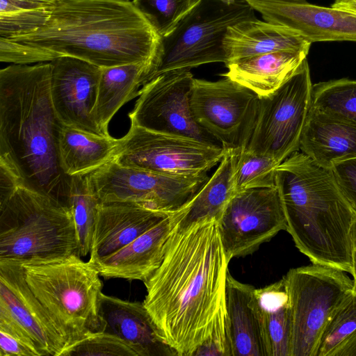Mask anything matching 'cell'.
Returning a JSON list of instances; mask_svg holds the SVG:
<instances>
[{"instance_id": "obj_1", "label": "cell", "mask_w": 356, "mask_h": 356, "mask_svg": "<svg viewBox=\"0 0 356 356\" xmlns=\"http://www.w3.org/2000/svg\"><path fill=\"white\" fill-rule=\"evenodd\" d=\"M227 256L216 218L174 226L143 302L177 356H232Z\"/></svg>"}, {"instance_id": "obj_2", "label": "cell", "mask_w": 356, "mask_h": 356, "mask_svg": "<svg viewBox=\"0 0 356 356\" xmlns=\"http://www.w3.org/2000/svg\"><path fill=\"white\" fill-rule=\"evenodd\" d=\"M161 37L132 1L58 0L38 29L0 38V61L76 58L100 67L150 62Z\"/></svg>"}, {"instance_id": "obj_3", "label": "cell", "mask_w": 356, "mask_h": 356, "mask_svg": "<svg viewBox=\"0 0 356 356\" xmlns=\"http://www.w3.org/2000/svg\"><path fill=\"white\" fill-rule=\"evenodd\" d=\"M50 63L12 64L0 71V161L23 186L68 207L71 177L58 154L64 125L49 90Z\"/></svg>"}, {"instance_id": "obj_4", "label": "cell", "mask_w": 356, "mask_h": 356, "mask_svg": "<svg viewBox=\"0 0 356 356\" xmlns=\"http://www.w3.org/2000/svg\"><path fill=\"white\" fill-rule=\"evenodd\" d=\"M286 231L314 264L352 272L351 229L356 214L330 168L298 151L275 171Z\"/></svg>"}, {"instance_id": "obj_5", "label": "cell", "mask_w": 356, "mask_h": 356, "mask_svg": "<svg viewBox=\"0 0 356 356\" xmlns=\"http://www.w3.org/2000/svg\"><path fill=\"white\" fill-rule=\"evenodd\" d=\"M74 254L79 249L69 207L22 184L0 200V262L45 263Z\"/></svg>"}, {"instance_id": "obj_6", "label": "cell", "mask_w": 356, "mask_h": 356, "mask_svg": "<svg viewBox=\"0 0 356 356\" xmlns=\"http://www.w3.org/2000/svg\"><path fill=\"white\" fill-rule=\"evenodd\" d=\"M22 265L29 288L59 325L68 346L97 330L103 284L93 264L74 254Z\"/></svg>"}, {"instance_id": "obj_7", "label": "cell", "mask_w": 356, "mask_h": 356, "mask_svg": "<svg viewBox=\"0 0 356 356\" xmlns=\"http://www.w3.org/2000/svg\"><path fill=\"white\" fill-rule=\"evenodd\" d=\"M255 17L245 0H200L169 35L160 38L143 86L165 72L226 63L222 42L228 28Z\"/></svg>"}, {"instance_id": "obj_8", "label": "cell", "mask_w": 356, "mask_h": 356, "mask_svg": "<svg viewBox=\"0 0 356 356\" xmlns=\"http://www.w3.org/2000/svg\"><path fill=\"white\" fill-rule=\"evenodd\" d=\"M282 279L291 310L290 356H316L323 333L354 281L341 270L314 264L291 268Z\"/></svg>"}, {"instance_id": "obj_9", "label": "cell", "mask_w": 356, "mask_h": 356, "mask_svg": "<svg viewBox=\"0 0 356 356\" xmlns=\"http://www.w3.org/2000/svg\"><path fill=\"white\" fill-rule=\"evenodd\" d=\"M307 60L273 93L259 97L257 122L246 149L281 163L298 151L311 108Z\"/></svg>"}, {"instance_id": "obj_10", "label": "cell", "mask_w": 356, "mask_h": 356, "mask_svg": "<svg viewBox=\"0 0 356 356\" xmlns=\"http://www.w3.org/2000/svg\"><path fill=\"white\" fill-rule=\"evenodd\" d=\"M225 149L218 145L150 131L131 124L118 139L117 163L171 176H200L220 163Z\"/></svg>"}, {"instance_id": "obj_11", "label": "cell", "mask_w": 356, "mask_h": 356, "mask_svg": "<svg viewBox=\"0 0 356 356\" xmlns=\"http://www.w3.org/2000/svg\"><path fill=\"white\" fill-rule=\"evenodd\" d=\"M100 203L129 202L175 213L208 181L200 176H171L121 165L111 160L88 174Z\"/></svg>"}, {"instance_id": "obj_12", "label": "cell", "mask_w": 356, "mask_h": 356, "mask_svg": "<svg viewBox=\"0 0 356 356\" xmlns=\"http://www.w3.org/2000/svg\"><path fill=\"white\" fill-rule=\"evenodd\" d=\"M259 97L228 77L211 81L194 79L191 97L198 124L226 150L248 147L257 122Z\"/></svg>"}, {"instance_id": "obj_13", "label": "cell", "mask_w": 356, "mask_h": 356, "mask_svg": "<svg viewBox=\"0 0 356 356\" xmlns=\"http://www.w3.org/2000/svg\"><path fill=\"white\" fill-rule=\"evenodd\" d=\"M194 79L191 70H178L161 74L143 86L129 115L131 124L220 145L193 115L191 97Z\"/></svg>"}, {"instance_id": "obj_14", "label": "cell", "mask_w": 356, "mask_h": 356, "mask_svg": "<svg viewBox=\"0 0 356 356\" xmlns=\"http://www.w3.org/2000/svg\"><path fill=\"white\" fill-rule=\"evenodd\" d=\"M218 225L230 260L252 254L279 232L286 231V218L276 186L235 193Z\"/></svg>"}, {"instance_id": "obj_15", "label": "cell", "mask_w": 356, "mask_h": 356, "mask_svg": "<svg viewBox=\"0 0 356 356\" xmlns=\"http://www.w3.org/2000/svg\"><path fill=\"white\" fill-rule=\"evenodd\" d=\"M49 63L50 95L60 122L104 135L93 117L102 67L70 56L59 57Z\"/></svg>"}, {"instance_id": "obj_16", "label": "cell", "mask_w": 356, "mask_h": 356, "mask_svg": "<svg viewBox=\"0 0 356 356\" xmlns=\"http://www.w3.org/2000/svg\"><path fill=\"white\" fill-rule=\"evenodd\" d=\"M264 20L295 31L310 43L356 42V13L287 0H245Z\"/></svg>"}, {"instance_id": "obj_17", "label": "cell", "mask_w": 356, "mask_h": 356, "mask_svg": "<svg viewBox=\"0 0 356 356\" xmlns=\"http://www.w3.org/2000/svg\"><path fill=\"white\" fill-rule=\"evenodd\" d=\"M0 309L23 327L44 356H60L68 346L62 330L29 288L22 264L0 262Z\"/></svg>"}, {"instance_id": "obj_18", "label": "cell", "mask_w": 356, "mask_h": 356, "mask_svg": "<svg viewBox=\"0 0 356 356\" xmlns=\"http://www.w3.org/2000/svg\"><path fill=\"white\" fill-rule=\"evenodd\" d=\"M96 331L120 338L137 356H177L161 335L143 302L102 293Z\"/></svg>"}, {"instance_id": "obj_19", "label": "cell", "mask_w": 356, "mask_h": 356, "mask_svg": "<svg viewBox=\"0 0 356 356\" xmlns=\"http://www.w3.org/2000/svg\"><path fill=\"white\" fill-rule=\"evenodd\" d=\"M172 213L135 203H100L89 261L94 264L115 252Z\"/></svg>"}, {"instance_id": "obj_20", "label": "cell", "mask_w": 356, "mask_h": 356, "mask_svg": "<svg viewBox=\"0 0 356 356\" xmlns=\"http://www.w3.org/2000/svg\"><path fill=\"white\" fill-rule=\"evenodd\" d=\"M174 213L132 242L93 264L101 276L144 282L159 266L175 226Z\"/></svg>"}, {"instance_id": "obj_21", "label": "cell", "mask_w": 356, "mask_h": 356, "mask_svg": "<svg viewBox=\"0 0 356 356\" xmlns=\"http://www.w3.org/2000/svg\"><path fill=\"white\" fill-rule=\"evenodd\" d=\"M309 50L279 51L238 58L225 63L227 72L222 75L259 97L267 96L298 71Z\"/></svg>"}, {"instance_id": "obj_22", "label": "cell", "mask_w": 356, "mask_h": 356, "mask_svg": "<svg viewBox=\"0 0 356 356\" xmlns=\"http://www.w3.org/2000/svg\"><path fill=\"white\" fill-rule=\"evenodd\" d=\"M299 149L326 168L356 157V124L311 106Z\"/></svg>"}, {"instance_id": "obj_23", "label": "cell", "mask_w": 356, "mask_h": 356, "mask_svg": "<svg viewBox=\"0 0 356 356\" xmlns=\"http://www.w3.org/2000/svg\"><path fill=\"white\" fill-rule=\"evenodd\" d=\"M311 44L293 30L256 17L229 26L222 42L226 63L279 51L309 49Z\"/></svg>"}, {"instance_id": "obj_24", "label": "cell", "mask_w": 356, "mask_h": 356, "mask_svg": "<svg viewBox=\"0 0 356 356\" xmlns=\"http://www.w3.org/2000/svg\"><path fill=\"white\" fill-rule=\"evenodd\" d=\"M254 290L228 273L226 306L232 356H267Z\"/></svg>"}, {"instance_id": "obj_25", "label": "cell", "mask_w": 356, "mask_h": 356, "mask_svg": "<svg viewBox=\"0 0 356 356\" xmlns=\"http://www.w3.org/2000/svg\"><path fill=\"white\" fill-rule=\"evenodd\" d=\"M238 154L226 150L212 176L187 204L175 213V227L184 228L205 218L220 220L235 193L234 174Z\"/></svg>"}, {"instance_id": "obj_26", "label": "cell", "mask_w": 356, "mask_h": 356, "mask_svg": "<svg viewBox=\"0 0 356 356\" xmlns=\"http://www.w3.org/2000/svg\"><path fill=\"white\" fill-rule=\"evenodd\" d=\"M118 139L63 125L58 139L60 166L72 177L90 173L113 159Z\"/></svg>"}, {"instance_id": "obj_27", "label": "cell", "mask_w": 356, "mask_h": 356, "mask_svg": "<svg viewBox=\"0 0 356 356\" xmlns=\"http://www.w3.org/2000/svg\"><path fill=\"white\" fill-rule=\"evenodd\" d=\"M149 62L102 67L93 117L101 132L108 136V124L127 102L139 96Z\"/></svg>"}, {"instance_id": "obj_28", "label": "cell", "mask_w": 356, "mask_h": 356, "mask_svg": "<svg viewBox=\"0 0 356 356\" xmlns=\"http://www.w3.org/2000/svg\"><path fill=\"white\" fill-rule=\"evenodd\" d=\"M254 296L267 356H290L291 318L284 280L255 288Z\"/></svg>"}, {"instance_id": "obj_29", "label": "cell", "mask_w": 356, "mask_h": 356, "mask_svg": "<svg viewBox=\"0 0 356 356\" xmlns=\"http://www.w3.org/2000/svg\"><path fill=\"white\" fill-rule=\"evenodd\" d=\"M88 174L71 177L68 200L75 225L80 257H86L90 252L95 222L100 204L90 187Z\"/></svg>"}, {"instance_id": "obj_30", "label": "cell", "mask_w": 356, "mask_h": 356, "mask_svg": "<svg viewBox=\"0 0 356 356\" xmlns=\"http://www.w3.org/2000/svg\"><path fill=\"white\" fill-rule=\"evenodd\" d=\"M311 106L356 124V80L340 79L312 84Z\"/></svg>"}, {"instance_id": "obj_31", "label": "cell", "mask_w": 356, "mask_h": 356, "mask_svg": "<svg viewBox=\"0 0 356 356\" xmlns=\"http://www.w3.org/2000/svg\"><path fill=\"white\" fill-rule=\"evenodd\" d=\"M273 159L246 149L239 152L234 174L235 193L275 186V171L280 165Z\"/></svg>"}, {"instance_id": "obj_32", "label": "cell", "mask_w": 356, "mask_h": 356, "mask_svg": "<svg viewBox=\"0 0 356 356\" xmlns=\"http://www.w3.org/2000/svg\"><path fill=\"white\" fill-rule=\"evenodd\" d=\"M200 0H133L136 9L161 37L169 35Z\"/></svg>"}, {"instance_id": "obj_33", "label": "cell", "mask_w": 356, "mask_h": 356, "mask_svg": "<svg viewBox=\"0 0 356 356\" xmlns=\"http://www.w3.org/2000/svg\"><path fill=\"white\" fill-rule=\"evenodd\" d=\"M356 330V286L335 311L321 339L316 356H333L335 350Z\"/></svg>"}, {"instance_id": "obj_34", "label": "cell", "mask_w": 356, "mask_h": 356, "mask_svg": "<svg viewBox=\"0 0 356 356\" xmlns=\"http://www.w3.org/2000/svg\"><path fill=\"white\" fill-rule=\"evenodd\" d=\"M137 356L120 338L104 332H92L68 346L60 356Z\"/></svg>"}, {"instance_id": "obj_35", "label": "cell", "mask_w": 356, "mask_h": 356, "mask_svg": "<svg viewBox=\"0 0 356 356\" xmlns=\"http://www.w3.org/2000/svg\"><path fill=\"white\" fill-rule=\"evenodd\" d=\"M0 356H44L30 334L0 309Z\"/></svg>"}, {"instance_id": "obj_36", "label": "cell", "mask_w": 356, "mask_h": 356, "mask_svg": "<svg viewBox=\"0 0 356 356\" xmlns=\"http://www.w3.org/2000/svg\"><path fill=\"white\" fill-rule=\"evenodd\" d=\"M51 8L23 10L0 15V38H7L38 29L49 19Z\"/></svg>"}, {"instance_id": "obj_37", "label": "cell", "mask_w": 356, "mask_h": 356, "mask_svg": "<svg viewBox=\"0 0 356 356\" xmlns=\"http://www.w3.org/2000/svg\"><path fill=\"white\" fill-rule=\"evenodd\" d=\"M331 170L339 191L356 214V157L336 163Z\"/></svg>"}, {"instance_id": "obj_38", "label": "cell", "mask_w": 356, "mask_h": 356, "mask_svg": "<svg viewBox=\"0 0 356 356\" xmlns=\"http://www.w3.org/2000/svg\"><path fill=\"white\" fill-rule=\"evenodd\" d=\"M19 184L21 180L16 172L0 161V200L9 196Z\"/></svg>"}, {"instance_id": "obj_39", "label": "cell", "mask_w": 356, "mask_h": 356, "mask_svg": "<svg viewBox=\"0 0 356 356\" xmlns=\"http://www.w3.org/2000/svg\"><path fill=\"white\" fill-rule=\"evenodd\" d=\"M333 356H356V330L335 350Z\"/></svg>"}, {"instance_id": "obj_40", "label": "cell", "mask_w": 356, "mask_h": 356, "mask_svg": "<svg viewBox=\"0 0 356 356\" xmlns=\"http://www.w3.org/2000/svg\"><path fill=\"white\" fill-rule=\"evenodd\" d=\"M22 10L38 9L53 7L58 0H13Z\"/></svg>"}, {"instance_id": "obj_41", "label": "cell", "mask_w": 356, "mask_h": 356, "mask_svg": "<svg viewBox=\"0 0 356 356\" xmlns=\"http://www.w3.org/2000/svg\"><path fill=\"white\" fill-rule=\"evenodd\" d=\"M351 243H352V272L354 284L356 286V219L354 221L351 229Z\"/></svg>"}, {"instance_id": "obj_42", "label": "cell", "mask_w": 356, "mask_h": 356, "mask_svg": "<svg viewBox=\"0 0 356 356\" xmlns=\"http://www.w3.org/2000/svg\"><path fill=\"white\" fill-rule=\"evenodd\" d=\"M331 6L356 13V0L334 1Z\"/></svg>"}, {"instance_id": "obj_43", "label": "cell", "mask_w": 356, "mask_h": 356, "mask_svg": "<svg viewBox=\"0 0 356 356\" xmlns=\"http://www.w3.org/2000/svg\"><path fill=\"white\" fill-rule=\"evenodd\" d=\"M287 1H296V2H306V0H287Z\"/></svg>"}, {"instance_id": "obj_44", "label": "cell", "mask_w": 356, "mask_h": 356, "mask_svg": "<svg viewBox=\"0 0 356 356\" xmlns=\"http://www.w3.org/2000/svg\"><path fill=\"white\" fill-rule=\"evenodd\" d=\"M114 1H130V0H114Z\"/></svg>"}, {"instance_id": "obj_45", "label": "cell", "mask_w": 356, "mask_h": 356, "mask_svg": "<svg viewBox=\"0 0 356 356\" xmlns=\"http://www.w3.org/2000/svg\"><path fill=\"white\" fill-rule=\"evenodd\" d=\"M346 1V0H334V1Z\"/></svg>"}]
</instances>
